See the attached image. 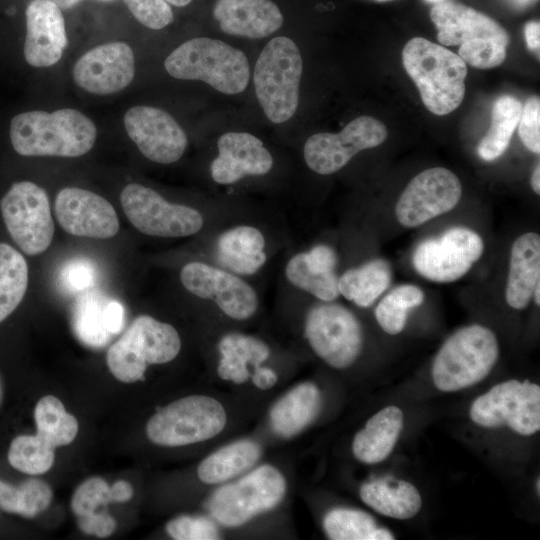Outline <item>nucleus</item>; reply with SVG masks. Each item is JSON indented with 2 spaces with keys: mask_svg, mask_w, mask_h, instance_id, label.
<instances>
[{
  "mask_svg": "<svg viewBox=\"0 0 540 540\" xmlns=\"http://www.w3.org/2000/svg\"><path fill=\"white\" fill-rule=\"evenodd\" d=\"M9 135L14 150L22 156L79 157L94 146L97 129L79 110L62 108L15 115Z\"/></svg>",
  "mask_w": 540,
  "mask_h": 540,
  "instance_id": "nucleus-1",
  "label": "nucleus"
},
{
  "mask_svg": "<svg viewBox=\"0 0 540 540\" xmlns=\"http://www.w3.org/2000/svg\"><path fill=\"white\" fill-rule=\"evenodd\" d=\"M430 18L437 29L438 41L459 46L458 56L478 69L501 65L510 43L507 31L488 15L455 1L434 4Z\"/></svg>",
  "mask_w": 540,
  "mask_h": 540,
  "instance_id": "nucleus-2",
  "label": "nucleus"
},
{
  "mask_svg": "<svg viewBox=\"0 0 540 540\" xmlns=\"http://www.w3.org/2000/svg\"><path fill=\"white\" fill-rule=\"evenodd\" d=\"M402 62L430 112L442 116L460 106L467 67L458 54L423 37H414L403 48Z\"/></svg>",
  "mask_w": 540,
  "mask_h": 540,
  "instance_id": "nucleus-3",
  "label": "nucleus"
},
{
  "mask_svg": "<svg viewBox=\"0 0 540 540\" xmlns=\"http://www.w3.org/2000/svg\"><path fill=\"white\" fill-rule=\"evenodd\" d=\"M164 66L173 78L200 80L228 95L243 92L250 78L248 59L241 50L208 37L182 43L167 56Z\"/></svg>",
  "mask_w": 540,
  "mask_h": 540,
  "instance_id": "nucleus-4",
  "label": "nucleus"
},
{
  "mask_svg": "<svg viewBox=\"0 0 540 540\" xmlns=\"http://www.w3.org/2000/svg\"><path fill=\"white\" fill-rule=\"evenodd\" d=\"M499 356L496 335L487 327L473 324L453 333L437 352L431 369L435 387L456 392L483 381Z\"/></svg>",
  "mask_w": 540,
  "mask_h": 540,
  "instance_id": "nucleus-5",
  "label": "nucleus"
},
{
  "mask_svg": "<svg viewBox=\"0 0 540 540\" xmlns=\"http://www.w3.org/2000/svg\"><path fill=\"white\" fill-rule=\"evenodd\" d=\"M302 70L300 51L288 37L271 39L261 51L253 82L258 102L271 122L280 124L295 114Z\"/></svg>",
  "mask_w": 540,
  "mask_h": 540,
  "instance_id": "nucleus-6",
  "label": "nucleus"
},
{
  "mask_svg": "<svg viewBox=\"0 0 540 540\" xmlns=\"http://www.w3.org/2000/svg\"><path fill=\"white\" fill-rule=\"evenodd\" d=\"M176 329L148 315L137 317L107 352V365L119 381L144 380L148 364L172 361L180 352Z\"/></svg>",
  "mask_w": 540,
  "mask_h": 540,
  "instance_id": "nucleus-7",
  "label": "nucleus"
},
{
  "mask_svg": "<svg viewBox=\"0 0 540 540\" xmlns=\"http://www.w3.org/2000/svg\"><path fill=\"white\" fill-rule=\"evenodd\" d=\"M226 412L216 399L192 395L160 409L148 421V438L161 446H184L211 439L225 427Z\"/></svg>",
  "mask_w": 540,
  "mask_h": 540,
  "instance_id": "nucleus-8",
  "label": "nucleus"
},
{
  "mask_svg": "<svg viewBox=\"0 0 540 540\" xmlns=\"http://www.w3.org/2000/svg\"><path fill=\"white\" fill-rule=\"evenodd\" d=\"M286 482L271 465H262L238 481L218 488L208 499L211 516L226 527H238L274 508L284 497Z\"/></svg>",
  "mask_w": 540,
  "mask_h": 540,
  "instance_id": "nucleus-9",
  "label": "nucleus"
},
{
  "mask_svg": "<svg viewBox=\"0 0 540 540\" xmlns=\"http://www.w3.org/2000/svg\"><path fill=\"white\" fill-rule=\"evenodd\" d=\"M470 419L484 428L506 426L521 436L540 430V386L529 380H507L477 397Z\"/></svg>",
  "mask_w": 540,
  "mask_h": 540,
  "instance_id": "nucleus-10",
  "label": "nucleus"
},
{
  "mask_svg": "<svg viewBox=\"0 0 540 540\" xmlns=\"http://www.w3.org/2000/svg\"><path fill=\"white\" fill-rule=\"evenodd\" d=\"M5 226L27 255L43 253L50 246L54 223L48 196L31 181L15 182L0 201Z\"/></svg>",
  "mask_w": 540,
  "mask_h": 540,
  "instance_id": "nucleus-11",
  "label": "nucleus"
},
{
  "mask_svg": "<svg viewBox=\"0 0 540 540\" xmlns=\"http://www.w3.org/2000/svg\"><path fill=\"white\" fill-rule=\"evenodd\" d=\"M120 201L131 224L146 235L187 237L204 226V218L198 210L171 203L155 190L138 183L127 184L121 191Z\"/></svg>",
  "mask_w": 540,
  "mask_h": 540,
  "instance_id": "nucleus-12",
  "label": "nucleus"
},
{
  "mask_svg": "<svg viewBox=\"0 0 540 540\" xmlns=\"http://www.w3.org/2000/svg\"><path fill=\"white\" fill-rule=\"evenodd\" d=\"M305 336L312 350L329 366L344 369L361 353L362 328L355 315L342 305L325 302L306 316Z\"/></svg>",
  "mask_w": 540,
  "mask_h": 540,
  "instance_id": "nucleus-13",
  "label": "nucleus"
},
{
  "mask_svg": "<svg viewBox=\"0 0 540 540\" xmlns=\"http://www.w3.org/2000/svg\"><path fill=\"white\" fill-rule=\"evenodd\" d=\"M387 135L384 123L371 116H359L339 133L320 132L310 136L304 144V160L318 174H333L360 151L382 144Z\"/></svg>",
  "mask_w": 540,
  "mask_h": 540,
  "instance_id": "nucleus-14",
  "label": "nucleus"
},
{
  "mask_svg": "<svg viewBox=\"0 0 540 540\" xmlns=\"http://www.w3.org/2000/svg\"><path fill=\"white\" fill-rule=\"evenodd\" d=\"M482 238L465 227H453L441 237L426 239L415 249L412 262L424 278L439 283L463 277L482 256Z\"/></svg>",
  "mask_w": 540,
  "mask_h": 540,
  "instance_id": "nucleus-15",
  "label": "nucleus"
},
{
  "mask_svg": "<svg viewBox=\"0 0 540 540\" xmlns=\"http://www.w3.org/2000/svg\"><path fill=\"white\" fill-rule=\"evenodd\" d=\"M462 196L459 178L443 167L426 169L416 175L400 195L395 209L398 222L417 227L452 210Z\"/></svg>",
  "mask_w": 540,
  "mask_h": 540,
  "instance_id": "nucleus-16",
  "label": "nucleus"
},
{
  "mask_svg": "<svg viewBox=\"0 0 540 540\" xmlns=\"http://www.w3.org/2000/svg\"><path fill=\"white\" fill-rule=\"evenodd\" d=\"M180 280L187 291L199 298L212 300L232 319H249L258 309L256 291L230 271L195 261L183 266Z\"/></svg>",
  "mask_w": 540,
  "mask_h": 540,
  "instance_id": "nucleus-17",
  "label": "nucleus"
},
{
  "mask_svg": "<svg viewBox=\"0 0 540 540\" xmlns=\"http://www.w3.org/2000/svg\"><path fill=\"white\" fill-rule=\"evenodd\" d=\"M129 138L149 160L170 164L184 154L188 138L178 122L161 108L136 105L123 117Z\"/></svg>",
  "mask_w": 540,
  "mask_h": 540,
  "instance_id": "nucleus-18",
  "label": "nucleus"
},
{
  "mask_svg": "<svg viewBox=\"0 0 540 540\" xmlns=\"http://www.w3.org/2000/svg\"><path fill=\"white\" fill-rule=\"evenodd\" d=\"M134 75V52L122 41L93 47L81 55L72 68V78L78 87L102 96L125 89Z\"/></svg>",
  "mask_w": 540,
  "mask_h": 540,
  "instance_id": "nucleus-19",
  "label": "nucleus"
},
{
  "mask_svg": "<svg viewBox=\"0 0 540 540\" xmlns=\"http://www.w3.org/2000/svg\"><path fill=\"white\" fill-rule=\"evenodd\" d=\"M54 210L61 227L71 235L108 239L118 233L119 220L114 207L92 191L63 188L56 195Z\"/></svg>",
  "mask_w": 540,
  "mask_h": 540,
  "instance_id": "nucleus-20",
  "label": "nucleus"
},
{
  "mask_svg": "<svg viewBox=\"0 0 540 540\" xmlns=\"http://www.w3.org/2000/svg\"><path fill=\"white\" fill-rule=\"evenodd\" d=\"M24 58L33 67L55 65L67 47L65 20L51 0H32L26 7Z\"/></svg>",
  "mask_w": 540,
  "mask_h": 540,
  "instance_id": "nucleus-21",
  "label": "nucleus"
},
{
  "mask_svg": "<svg viewBox=\"0 0 540 540\" xmlns=\"http://www.w3.org/2000/svg\"><path fill=\"white\" fill-rule=\"evenodd\" d=\"M218 156L212 161V179L221 185L233 184L245 176L267 174L273 158L263 142L247 132H227L217 142Z\"/></svg>",
  "mask_w": 540,
  "mask_h": 540,
  "instance_id": "nucleus-22",
  "label": "nucleus"
},
{
  "mask_svg": "<svg viewBox=\"0 0 540 540\" xmlns=\"http://www.w3.org/2000/svg\"><path fill=\"white\" fill-rule=\"evenodd\" d=\"M213 16L229 35L263 38L283 24V15L271 0H216Z\"/></svg>",
  "mask_w": 540,
  "mask_h": 540,
  "instance_id": "nucleus-23",
  "label": "nucleus"
},
{
  "mask_svg": "<svg viewBox=\"0 0 540 540\" xmlns=\"http://www.w3.org/2000/svg\"><path fill=\"white\" fill-rule=\"evenodd\" d=\"M263 233L250 225H238L222 232L216 241L220 265L238 275H253L267 261Z\"/></svg>",
  "mask_w": 540,
  "mask_h": 540,
  "instance_id": "nucleus-24",
  "label": "nucleus"
},
{
  "mask_svg": "<svg viewBox=\"0 0 540 540\" xmlns=\"http://www.w3.org/2000/svg\"><path fill=\"white\" fill-rule=\"evenodd\" d=\"M540 282V236L529 232L513 243L505 297L514 309H524Z\"/></svg>",
  "mask_w": 540,
  "mask_h": 540,
  "instance_id": "nucleus-25",
  "label": "nucleus"
},
{
  "mask_svg": "<svg viewBox=\"0 0 540 540\" xmlns=\"http://www.w3.org/2000/svg\"><path fill=\"white\" fill-rule=\"evenodd\" d=\"M403 426L404 414L399 407L390 405L382 408L356 433L352 443L353 455L365 464L383 462L394 450Z\"/></svg>",
  "mask_w": 540,
  "mask_h": 540,
  "instance_id": "nucleus-26",
  "label": "nucleus"
},
{
  "mask_svg": "<svg viewBox=\"0 0 540 540\" xmlns=\"http://www.w3.org/2000/svg\"><path fill=\"white\" fill-rule=\"evenodd\" d=\"M321 394L310 382L297 385L271 408L270 424L275 433L290 438L305 429L318 415Z\"/></svg>",
  "mask_w": 540,
  "mask_h": 540,
  "instance_id": "nucleus-27",
  "label": "nucleus"
},
{
  "mask_svg": "<svg viewBox=\"0 0 540 540\" xmlns=\"http://www.w3.org/2000/svg\"><path fill=\"white\" fill-rule=\"evenodd\" d=\"M359 495L377 513L398 520L413 518L422 507L418 489L405 480L377 479L367 482L360 487Z\"/></svg>",
  "mask_w": 540,
  "mask_h": 540,
  "instance_id": "nucleus-28",
  "label": "nucleus"
},
{
  "mask_svg": "<svg viewBox=\"0 0 540 540\" xmlns=\"http://www.w3.org/2000/svg\"><path fill=\"white\" fill-rule=\"evenodd\" d=\"M220 360L218 375L221 379L236 384L246 382L249 377L248 364L258 367L270 355V349L261 340L239 333L223 336L218 345Z\"/></svg>",
  "mask_w": 540,
  "mask_h": 540,
  "instance_id": "nucleus-29",
  "label": "nucleus"
},
{
  "mask_svg": "<svg viewBox=\"0 0 540 540\" xmlns=\"http://www.w3.org/2000/svg\"><path fill=\"white\" fill-rule=\"evenodd\" d=\"M260 446L251 440L228 444L206 457L197 475L206 484H218L250 469L260 458Z\"/></svg>",
  "mask_w": 540,
  "mask_h": 540,
  "instance_id": "nucleus-30",
  "label": "nucleus"
},
{
  "mask_svg": "<svg viewBox=\"0 0 540 540\" xmlns=\"http://www.w3.org/2000/svg\"><path fill=\"white\" fill-rule=\"evenodd\" d=\"M391 279L390 264L384 259H375L345 271L339 277L338 289L347 300L369 307L389 287Z\"/></svg>",
  "mask_w": 540,
  "mask_h": 540,
  "instance_id": "nucleus-31",
  "label": "nucleus"
},
{
  "mask_svg": "<svg viewBox=\"0 0 540 540\" xmlns=\"http://www.w3.org/2000/svg\"><path fill=\"white\" fill-rule=\"evenodd\" d=\"M521 111L522 103L513 96L503 95L495 100L491 125L478 145V154L483 160L493 161L506 151Z\"/></svg>",
  "mask_w": 540,
  "mask_h": 540,
  "instance_id": "nucleus-32",
  "label": "nucleus"
},
{
  "mask_svg": "<svg viewBox=\"0 0 540 540\" xmlns=\"http://www.w3.org/2000/svg\"><path fill=\"white\" fill-rule=\"evenodd\" d=\"M323 527L332 540H392L393 534L378 526L368 513L349 508H336L323 519Z\"/></svg>",
  "mask_w": 540,
  "mask_h": 540,
  "instance_id": "nucleus-33",
  "label": "nucleus"
},
{
  "mask_svg": "<svg viewBox=\"0 0 540 540\" xmlns=\"http://www.w3.org/2000/svg\"><path fill=\"white\" fill-rule=\"evenodd\" d=\"M28 265L14 247L0 243V322L21 303L28 287Z\"/></svg>",
  "mask_w": 540,
  "mask_h": 540,
  "instance_id": "nucleus-34",
  "label": "nucleus"
},
{
  "mask_svg": "<svg viewBox=\"0 0 540 540\" xmlns=\"http://www.w3.org/2000/svg\"><path fill=\"white\" fill-rule=\"evenodd\" d=\"M36 434L54 448L70 444L78 432L77 419L53 395L42 397L34 410Z\"/></svg>",
  "mask_w": 540,
  "mask_h": 540,
  "instance_id": "nucleus-35",
  "label": "nucleus"
},
{
  "mask_svg": "<svg viewBox=\"0 0 540 540\" xmlns=\"http://www.w3.org/2000/svg\"><path fill=\"white\" fill-rule=\"evenodd\" d=\"M51 487L39 479H29L18 486L0 480V509L26 518L44 511L52 501Z\"/></svg>",
  "mask_w": 540,
  "mask_h": 540,
  "instance_id": "nucleus-36",
  "label": "nucleus"
},
{
  "mask_svg": "<svg viewBox=\"0 0 540 540\" xmlns=\"http://www.w3.org/2000/svg\"><path fill=\"white\" fill-rule=\"evenodd\" d=\"M108 300L97 292H87L79 297L73 311V328L76 336L91 347L104 346L111 337L106 328L104 310Z\"/></svg>",
  "mask_w": 540,
  "mask_h": 540,
  "instance_id": "nucleus-37",
  "label": "nucleus"
},
{
  "mask_svg": "<svg viewBox=\"0 0 540 540\" xmlns=\"http://www.w3.org/2000/svg\"><path fill=\"white\" fill-rule=\"evenodd\" d=\"M424 301L423 291L410 284L394 288L378 303L375 318L379 326L390 335L403 331L408 311L421 305Z\"/></svg>",
  "mask_w": 540,
  "mask_h": 540,
  "instance_id": "nucleus-38",
  "label": "nucleus"
},
{
  "mask_svg": "<svg viewBox=\"0 0 540 540\" xmlns=\"http://www.w3.org/2000/svg\"><path fill=\"white\" fill-rule=\"evenodd\" d=\"M285 276L293 286L323 302H332L340 295L337 274L324 273L308 267L302 252L289 259L285 267Z\"/></svg>",
  "mask_w": 540,
  "mask_h": 540,
  "instance_id": "nucleus-39",
  "label": "nucleus"
},
{
  "mask_svg": "<svg viewBox=\"0 0 540 540\" xmlns=\"http://www.w3.org/2000/svg\"><path fill=\"white\" fill-rule=\"evenodd\" d=\"M54 447L36 435H20L14 438L8 451L10 465L26 474L47 472L54 463Z\"/></svg>",
  "mask_w": 540,
  "mask_h": 540,
  "instance_id": "nucleus-40",
  "label": "nucleus"
},
{
  "mask_svg": "<svg viewBox=\"0 0 540 540\" xmlns=\"http://www.w3.org/2000/svg\"><path fill=\"white\" fill-rule=\"evenodd\" d=\"M112 502L110 486L100 477L89 478L73 493L71 509L76 516L97 512L100 506Z\"/></svg>",
  "mask_w": 540,
  "mask_h": 540,
  "instance_id": "nucleus-41",
  "label": "nucleus"
},
{
  "mask_svg": "<svg viewBox=\"0 0 540 540\" xmlns=\"http://www.w3.org/2000/svg\"><path fill=\"white\" fill-rule=\"evenodd\" d=\"M167 533L176 540H215L219 539L216 524L203 516H180L169 521Z\"/></svg>",
  "mask_w": 540,
  "mask_h": 540,
  "instance_id": "nucleus-42",
  "label": "nucleus"
},
{
  "mask_svg": "<svg viewBox=\"0 0 540 540\" xmlns=\"http://www.w3.org/2000/svg\"><path fill=\"white\" fill-rule=\"evenodd\" d=\"M134 18L147 28L160 30L173 22L174 15L165 0H122Z\"/></svg>",
  "mask_w": 540,
  "mask_h": 540,
  "instance_id": "nucleus-43",
  "label": "nucleus"
},
{
  "mask_svg": "<svg viewBox=\"0 0 540 540\" xmlns=\"http://www.w3.org/2000/svg\"><path fill=\"white\" fill-rule=\"evenodd\" d=\"M521 141L533 153L540 152V99L532 96L526 100L518 122Z\"/></svg>",
  "mask_w": 540,
  "mask_h": 540,
  "instance_id": "nucleus-44",
  "label": "nucleus"
},
{
  "mask_svg": "<svg viewBox=\"0 0 540 540\" xmlns=\"http://www.w3.org/2000/svg\"><path fill=\"white\" fill-rule=\"evenodd\" d=\"M62 286L69 292L88 290L95 281V270L91 262L74 259L65 264L60 273Z\"/></svg>",
  "mask_w": 540,
  "mask_h": 540,
  "instance_id": "nucleus-45",
  "label": "nucleus"
},
{
  "mask_svg": "<svg viewBox=\"0 0 540 540\" xmlns=\"http://www.w3.org/2000/svg\"><path fill=\"white\" fill-rule=\"evenodd\" d=\"M77 525L88 535L105 538L114 532L116 521L107 512L97 511L89 515L77 516Z\"/></svg>",
  "mask_w": 540,
  "mask_h": 540,
  "instance_id": "nucleus-46",
  "label": "nucleus"
},
{
  "mask_svg": "<svg viewBox=\"0 0 540 540\" xmlns=\"http://www.w3.org/2000/svg\"><path fill=\"white\" fill-rule=\"evenodd\" d=\"M306 265L320 272H335L337 265V255L335 251L327 245H316L309 251L302 252Z\"/></svg>",
  "mask_w": 540,
  "mask_h": 540,
  "instance_id": "nucleus-47",
  "label": "nucleus"
},
{
  "mask_svg": "<svg viewBox=\"0 0 540 540\" xmlns=\"http://www.w3.org/2000/svg\"><path fill=\"white\" fill-rule=\"evenodd\" d=\"M105 325L111 335L117 334L123 326L124 308L121 303L109 300L104 310Z\"/></svg>",
  "mask_w": 540,
  "mask_h": 540,
  "instance_id": "nucleus-48",
  "label": "nucleus"
},
{
  "mask_svg": "<svg viewBox=\"0 0 540 540\" xmlns=\"http://www.w3.org/2000/svg\"><path fill=\"white\" fill-rule=\"evenodd\" d=\"M252 381L256 387L262 390L270 389L277 382L276 373L267 367H255Z\"/></svg>",
  "mask_w": 540,
  "mask_h": 540,
  "instance_id": "nucleus-49",
  "label": "nucleus"
},
{
  "mask_svg": "<svg viewBox=\"0 0 540 540\" xmlns=\"http://www.w3.org/2000/svg\"><path fill=\"white\" fill-rule=\"evenodd\" d=\"M525 40L527 47L533 51L537 52L539 56L540 48V23L539 21H530L525 25L524 29Z\"/></svg>",
  "mask_w": 540,
  "mask_h": 540,
  "instance_id": "nucleus-50",
  "label": "nucleus"
},
{
  "mask_svg": "<svg viewBox=\"0 0 540 540\" xmlns=\"http://www.w3.org/2000/svg\"><path fill=\"white\" fill-rule=\"evenodd\" d=\"M112 502H126L133 496V488L130 483L119 480L110 486Z\"/></svg>",
  "mask_w": 540,
  "mask_h": 540,
  "instance_id": "nucleus-51",
  "label": "nucleus"
},
{
  "mask_svg": "<svg viewBox=\"0 0 540 540\" xmlns=\"http://www.w3.org/2000/svg\"><path fill=\"white\" fill-rule=\"evenodd\" d=\"M51 1L54 2L61 10H67L79 4L82 0H51ZM97 1L104 2V3H111L116 0H97Z\"/></svg>",
  "mask_w": 540,
  "mask_h": 540,
  "instance_id": "nucleus-52",
  "label": "nucleus"
},
{
  "mask_svg": "<svg viewBox=\"0 0 540 540\" xmlns=\"http://www.w3.org/2000/svg\"><path fill=\"white\" fill-rule=\"evenodd\" d=\"M531 186L536 194H540V165L539 163L534 168L531 176Z\"/></svg>",
  "mask_w": 540,
  "mask_h": 540,
  "instance_id": "nucleus-53",
  "label": "nucleus"
},
{
  "mask_svg": "<svg viewBox=\"0 0 540 540\" xmlns=\"http://www.w3.org/2000/svg\"><path fill=\"white\" fill-rule=\"evenodd\" d=\"M168 4L176 7H184L191 3L192 0H165Z\"/></svg>",
  "mask_w": 540,
  "mask_h": 540,
  "instance_id": "nucleus-54",
  "label": "nucleus"
},
{
  "mask_svg": "<svg viewBox=\"0 0 540 540\" xmlns=\"http://www.w3.org/2000/svg\"><path fill=\"white\" fill-rule=\"evenodd\" d=\"M540 282L536 285L534 291H533V296L534 297V301L537 305L540 304Z\"/></svg>",
  "mask_w": 540,
  "mask_h": 540,
  "instance_id": "nucleus-55",
  "label": "nucleus"
},
{
  "mask_svg": "<svg viewBox=\"0 0 540 540\" xmlns=\"http://www.w3.org/2000/svg\"><path fill=\"white\" fill-rule=\"evenodd\" d=\"M510 1L518 7H525L535 0H510Z\"/></svg>",
  "mask_w": 540,
  "mask_h": 540,
  "instance_id": "nucleus-56",
  "label": "nucleus"
},
{
  "mask_svg": "<svg viewBox=\"0 0 540 540\" xmlns=\"http://www.w3.org/2000/svg\"><path fill=\"white\" fill-rule=\"evenodd\" d=\"M536 482H537V494L539 495L540 494V479L538 478Z\"/></svg>",
  "mask_w": 540,
  "mask_h": 540,
  "instance_id": "nucleus-57",
  "label": "nucleus"
},
{
  "mask_svg": "<svg viewBox=\"0 0 540 540\" xmlns=\"http://www.w3.org/2000/svg\"><path fill=\"white\" fill-rule=\"evenodd\" d=\"M376 1H379V2H387V1H392V0H376Z\"/></svg>",
  "mask_w": 540,
  "mask_h": 540,
  "instance_id": "nucleus-58",
  "label": "nucleus"
},
{
  "mask_svg": "<svg viewBox=\"0 0 540 540\" xmlns=\"http://www.w3.org/2000/svg\"><path fill=\"white\" fill-rule=\"evenodd\" d=\"M428 1H433V2H435V1H439V0H428Z\"/></svg>",
  "mask_w": 540,
  "mask_h": 540,
  "instance_id": "nucleus-59",
  "label": "nucleus"
}]
</instances>
